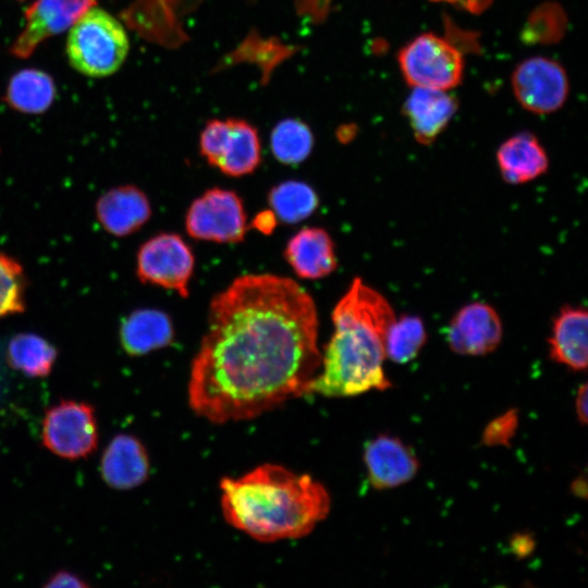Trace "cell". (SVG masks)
I'll return each instance as SVG.
<instances>
[{
  "mask_svg": "<svg viewBox=\"0 0 588 588\" xmlns=\"http://www.w3.org/2000/svg\"><path fill=\"white\" fill-rule=\"evenodd\" d=\"M318 315L294 280L245 274L217 294L193 360L188 402L211 422L252 419L308 394L321 364Z\"/></svg>",
  "mask_w": 588,
  "mask_h": 588,
  "instance_id": "6da1fadb",
  "label": "cell"
},
{
  "mask_svg": "<svg viewBox=\"0 0 588 588\" xmlns=\"http://www.w3.org/2000/svg\"><path fill=\"white\" fill-rule=\"evenodd\" d=\"M394 319L387 298L354 279L333 309L334 331L308 394L355 396L390 388L383 370L384 338Z\"/></svg>",
  "mask_w": 588,
  "mask_h": 588,
  "instance_id": "7a4b0ae2",
  "label": "cell"
},
{
  "mask_svg": "<svg viewBox=\"0 0 588 588\" xmlns=\"http://www.w3.org/2000/svg\"><path fill=\"white\" fill-rule=\"evenodd\" d=\"M220 488L225 520L259 541L304 537L330 511L322 485L279 465L266 464L241 478H224Z\"/></svg>",
  "mask_w": 588,
  "mask_h": 588,
  "instance_id": "3957f363",
  "label": "cell"
},
{
  "mask_svg": "<svg viewBox=\"0 0 588 588\" xmlns=\"http://www.w3.org/2000/svg\"><path fill=\"white\" fill-rule=\"evenodd\" d=\"M130 41L123 25L97 5L84 12L69 29V62L86 76L113 74L125 61Z\"/></svg>",
  "mask_w": 588,
  "mask_h": 588,
  "instance_id": "277c9868",
  "label": "cell"
},
{
  "mask_svg": "<svg viewBox=\"0 0 588 588\" xmlns=\"http://www.w3.org/2000/svg\"><path fill=\"white\" fill-rule=\"evenodd\" d=\"M399 64L413 87L448 90L463 77L464 61L449 40L431 33L417 36L399 52Z\"/></svg>",
  "mask_w": 588,
  "mask_h": 588,
  "instance_id": "5b68a950",
  "label": "cell"
},
{
  "mask_svg": "<svg viewBox=\"0 0 588 588\" xmlns=\"http://www.w3.org/2000/svg\"><path fill=\"white\" fill-rule=\"evenodd\" d=\"M201 156L229 176L252 173L260 162L257 130L241 119H213L206 123L199 139Z\"/></svg>",
  "mask_w": 588,
  "mask_h": 588,
  "instance_id": "8992f818",
  "label": "cell"
},
{
  "mask_svg": "<svg viewBox=\"0 0 588 588\" xmlns=\"http://www.w3.org/2000/svg\"><path fill=\"white\" fill-rule=\"evenodd\" d=\"M98 438L96 413L86 402L62 400L45 413L41 441L46 449L59 457H87L96 451Z\"/></svg>",
  "mask_w": 588,
  "mask_h": 588,
  "instance_id": "52a82bcc",
  "label": "cell"
},
{
  "mask_svg": "<svg viewBox=\"0 0 588 588\" xmlns=\"http://www.w3.org/2000/svg\"><path fill=\"white\" fill-rule=\"evenodd\" d=\"M193 270L194 255L177 234L160 233L138 249L136 273L143 283L173 290L185 298Z\"/></svg>",
  "mask_w": 588,
  "mask_h": 588,
  "instance_id": "ba28073f",
  "label": "cell"
},
{
  "mask_svg": "<svg viewBox=\"0 0 588 588\" xmlns=\"http://www.w3.org/2000/svg\"><path fill=\"white\" fill-rule=\"evenodd\" d=\"M185 226L196 240L241 242L247 230L243 203L232 191L210 188L189 206Z\"/></svg>",
  "mask_w": 588,
  "mask_h": 588,
  "instance_id": "9c48e42d",
  "label": "cell"
},
{
  "mask_svg": "<svg viewBox=\"0 0 588 588\" xmlns=\"http://www.w3.org/2000/svg\"><path fill=\"white\" fill-rule=\"evenodd\" d=\"M512 88L525 109L535 113H550L565 102L568 79L558 62L534 57L516 66L512 75Z\"/></svg>",
  "mask_w": 588,
  "mask_h": 588,
  "instance_id": "30bf717a",
  "label": "cell"
},
{
  "mask_svg": "<svg viewBox=\"0 0 588 588\" xmlns=\"http://www.w3.org/2000/svg\"><path fill=\"white\" fill-rule=\"evenodd\" d=\"M96 3V0H36L25 11V24L11 46V53L28 58L45 39L69 30Z\"/></svg>",
  "mask_w": 588,
  "mask_h": 588,
  "instance_id": "8fae6325",
  "label": "cell"
},
{
  "mask_svg": "<svg viewBox=\"0 0 588 588\" xmlns=\"http://www.w3.org/2000/svg\"><path fill=\"white\" fill-rule=\"evenodd\" d=\"M446 339L461 355L481 356L494 351L502 339V322L490 305L474 302L463 306L451 319Z\"/></svg>",
  "mask_w": 588,
  "mask_h": 588,
  "instance_id": "7c38bea8",
  "label": "cell"
},
{
  "mask_svg": "<svg viewBox=\"0 0 588 588\" xmlns=\"http://www.w3.org/2000/svg\"><path fill=\"white\" fill-rule=\"evenodd\" d=\"M364 462L371 486L379 490L408 482L419 468L413 450L389 434L378 436L366 444Z\"/></svg>",
  "mask_w": 588,
  "mask_h": 588,
  "instance_id": "4fadbf2b",
  "label": "cell"
},
{
  "mask_svg": "<svg viewBox=\"0 0 588 588\" xmlns=\"http://www.w3.org/2000/svg\"><path fill=\"white\" fill-rule=\"evenodd\" d=\"M149 474V458L143 443L134 436L119 433L105 448L100 475L111 488L128 490L142 485Z\"/></svg>",
  "mask_w": 588,
  "mask_h": 588,
  "instance_id": "5bb4252c",
  "label": "cell"
},
{
  "mask_svg": "<svg viewBox=\"0 0 588 588\" xmlns=\"http://www.w3.org/2000/svg\"><path fill=\"white\" fill-rule=\"evenodd\" d=\"M95 210L101 226L120 237L138 231L151 216L147 196L133 185L107 191L98 198Z\"/></svg>",
  "mask_w": 588,
  "mask_h": 588,
  "instance_id": "9a60e30c",
  "label": "cell"
},
{
  "mask_svg": "<svg viewBox=\"0 0 588 588\" xmlns=\"http://www.w3.org/2000/svg\"><path fill=\"white\" fill-rule=\"evenodd\" d=\"M403 110L416 140L429 145L448 126L457 102L446 90L414 87Z\"/></svg>",
  "mask_w": 588,
  "mask_h": 588,
  "instance_id": "2e32d148",
  "label": "cell"
},
{
  "mask_svg": "<svg viewBox=\"0 0 588 588\" xmlns=\"http://www.w3.org/2000/svg\"><path fill=\"white\" fill-rule=\"evenodd\" d=\"M588 315L585 308L565 306L554 317L548 339L550 357L573 370L587 368Z\"/></svg>",
  "mask_w": 588,
  "mask_h": 588,
  "instance_id": "e0dca14e",
  "label": "cell"
},
{
  "mask_svg": "<svg viewBox=\"0 0 588 588\" xmlns=\"http://www.w3.org/2000/svg\"><path fill=\"white\" fill-rule=\"evenodd\" d=\"M284 257L295 273L304 279H320L336 268L334 244L320 228H305L287 243Z\"/></svg>",
  "mask_w": 588,
  "mask_h": 588,
  "instance_id": "ac0fdd59",
  "label": "cell"
},
{
  "mask_svg": "<svg viewBox=\"0 0 588 588\" xmlns=\"http://www.w3.org/2000/svg\"><path fill=\"white\" fill-rule=\"evenodd\" d=\"M124 351L139 356L169 345L174 336L170 317L162 310L143 308L125 317L119 330Z\"/></svg>",
  "mask_w": 588,
  "mask_h": 588,
  "instance_id": "d6986e66",
  "label": "cell"
},
{
  "mask_svg": "<svg viewBox=\"0 0 588 588\" xmlns=\"http://www.w3.org/2000/svg\"><path fill=\"white\" fill-rule=\"evenodd\" d=\"M502 177L511 184H523L542 175L549 166L546 150L530 133L507 138L497 151Z\"/></svg>",
  "mask_w": 588,
  "mask_h": 588,
  "instance_id": "ffe728a7",
  "label": "cell"
},
{
  "mask_svg": "<svg viewBox=\"0 0 588 588\" xmlns=\"http://www.w3.org/2000/svg\"><path fill=\"white\" fill-rule=\"evenodd\" d=\"M57 88L52 77L37 69L15 73L7 87L5 100L15 110L38 114L53 102Z\"/></svg>",
  "mask_w": 588,
  "mask_h": 588,
  "instance_id": "44dd1931",
  "label": "cell"
},
{
  "mask_svg": "<svg viewBox=\"0 0 588 588\" xmlns=\"http://www.w3.org/2000/svg\"><path fill=\"white\" fill-rule=\"evenodd\" d=\"M7 357L13 369L30 378H42L51 372L58 351L45 338L23 332L10 340Z\"/></svg>",
  "mask_w": 588,
  "mask_h": 588,
  "instance_id": "7402d4cb",
  "label": "cell"
},
{
  "mask_svg": "<svg viewBox=\"0 0 588 588\" xmlns=\"http://www.w3.org/2000/svg\"><path fill=\"white\" fill-rule=\"evenodd\" d=\"M268 201L277 219L285 223H297L309 217L318 207V196L306 183L286 181L274 186Z\"/></svg>",
  "mask_w": 588,
  "mask_h": 588,
  "instance_id": "603a6c76",
  "label": "cell"
},
{
  "mask_svg": "<svg viewBox=\"0 0 588 588\" xmlns=\"http://www.w3.org/2000/svg\"><path fill=\"white\" fill-rule=\"evenodd\" d=\"M426 339V328L419 317L411 315L399 319L395 317L384 338L385 358L396 364H406L418 355Z\"/></svg>",
  "mask_w": 588,
  "mask_h": 588,
  "instance_id": "cb8c5ba5",
  "label": "cell"
},
{
  "mask_svg": "<svg viewBox=\"0 0 588 588\" xmlns=\"http://www.w3.org/2000/svg\"><path fill=\"white\" fill-rule=\"evenodd\" d=\"M270 146L278 161L296 164L309 156L314 146V136L304 122L297 119H285L272 130Z\"/></svg>",
  "mask_w": 588,
  "mask_h": 588,
  "instance_id": "d4e9b609",
  "label": "cell"
},
{
  "mask_svg": "<svg viewBox=\"0 0 588 588\" xmlns=\"http://www.w3.org/2000/svg\"><path fill=\"white\" fill-rule=\"evenodd\" d=\"M25 308V277L21 265L0 252V318Z\"/></svg>",
  "mask_w": 588,
  "mask_h": 588,
  "instance_id": "484cf974",
  "label": "cell"
},
{
  "mask_svg": "<svg viewBox=\"0 0 588 588\" xmlns=\"http://www.w3.org/2000/svg\"><path fill=\"white\" fill-rule=\"evenodd\" d=\"M562 9L555 4L538 8L524 29V39L531 42H552L562 36L565 27Z\"/></svg>",
  "mask_w": 588,
  "mask_h": 588,
  "instance_id": "4316f807",
  "label": "cell"
},
{
  "mask_svg": "<svg viewBox=\"0 0 588 588\" xmlns=\"http://www.w3.org/2000/svg\"><path fill=\"white\" fill-rule=\"evenodd\" d=\"M518 427V413L510 409L493 419L483 430L482 442L488 446H509Z\"/></svg>",
  "mask_w": 588,
  "mask_h": 588,
  "instance_id": "83f0119b",
  "label": "cell"
},
{
  "mask_svg": "<svg viewBox=\"0 0 588 588\" xmlns=\"http://www.w3.org/2000/svg\"><path fill=\"white\" fill-rule=\"evenodd\" d=\"M47 588L53 587H73V588H86V584L79 576L70 571H58L49 577L47 583L44 585Z\"/></svg>",
  "mask_w": 588,
  "mask_h": 588,
  "instance_id": "f1b7e54d",
  "label": "cell"
},
{
  "mask_svg": "<svg viewBox=\"0 0 588 588\" xmlns=\"http://www.w3.org/2000/svg\"><path fill=\"white\" fill-rule=\"evenodd\" d=\"M511 550L518 558L529 555L535 549V540L530 535L518 534L511 539Z\"/></svg>",
  "mask_w": 588,
  "mask_h": 588,
  "instance_id": "f546056e",
  "label": "cell"
},
{
  "mask_svg": "<svg viewBox=\"0 0 588 588\" xmlns=\"http://www.w3.org/2000/svg\"><path fill=\"white\" fill-rule=\"evenodd\" d=\"M277 220L272 210H265L255 216L252 225L264 234H270L277 225Z\"/></svg>",
  "mask_w": 588,
  "mask_h": 588,
  "instance_id": "4dcf8cb0",
  "label": "cell"
},
{
  "mask_svg": "<svg viewBox=\"0 0 588 588\" xmlns=\"http://www.w3.org/2000/svg\"><path fill=\"white\" fill-rule=\"evenodd\" d=\"M587 399H588V388H587V384L584 383L583 385L579 387L576 401H575L576 414H577L579 422L583 425L587 422Z\"/></svg>",
  "mask_w": 588,
  "mask_h": 588,
  "instance_id": "1f68e13d",
  "label": "cell"
},
{
  "mask_svg": "<svg viewBox=\"0 0 588 588\" xmlns=\"http://www.w3.org/2000/svg\"><path fill=\"white\" fill-rule=\"evenodd\" d=\"M434 1H445L452 4H456L473 13H479L483 11L491 2V0H434Z\"/></svg>",
  "mask_w": 588,
  "mask_h": 588,
  "instance_id": "d6a6232c",
  "label": "cell"
},
{
  "mask_svg": "<svg viewBox=\"0 0 588 588\" xmlns=\"http://www.w3.org/2000/svg\"><path fill=\"white\" fill-rule=\"evenodd\" d=\"M586 480L585 478H577L572 483V492L575 493L577 497L586 498Z\"/></svg>",
  "mask_w": 588,
  "mask_h": 588,
  "instance_id": "836d02e7",
  "label": "cell"
}]
</instances>
